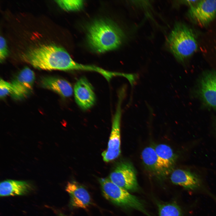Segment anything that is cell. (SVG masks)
<instances>
[{
	"label": "cell",
	"instance_id": "6da1fadb",
	"mask_svg": "<svg viewBox=\"0 0 216 216\" xmlns=\"http://www.w3.org/2000/svg\"><path fill=\"white\" fill-rule=\"evenodd\" d=\"M33 67L46 70H79L97 72L98 67L75 62L63 48L53 44H43L30 50L25 55Z\"/></svg>",
	"mask_w": 216,
	"mask_h": 216
},
{
	"label": "cell",
	"instance_id": "7a4b0ae2",
	"mask_svg": "<svg viewBox=\"0 0 216 216\" xmlns=\"http://www.w3.org/2000/svg\"><path fill=\"white\" fill-rule=\"evenodd\" d=\"M87 37L92 49L101 53L118 48L122 43L124 35L120 28L112 22L100 19L89 26Z\"/></svg>",
	"mask_w": 216,
	"mask_h": 216
},
{
	"label": "cell",
	"instance_id": "3957f363",
	"mask_svg": "<svg viewBox=\"0 0 216 216\" xmlns=\"http://www.w3.org/2000/svg\"><path fill=\"white\" fill-rule=\"evenodd\" d=\"M167 44L171 53L181 62L192 56L198 48L196 38L192 30L181 23L175 24L168 37Z\"/></svg>",
	"mask_w": 216,
	"mask_h": 216
},
{
	"label": "cell",
	"instance_id": "277c9868",
	"mask_svg": "<svg viewBox=\"0 0 216 216\" xmlns=\"http://www.w3.org/2000/svg\"><path fill=\"white\" fill-rule=\"evenodd\" d=\"M99 181L106 199L118 206L135 209L147 216H151L142 202L128 190L115 184L109 178H100Z\"/></svg>",
	"mask_w": 216,
	"mask_h": 216
},
{
	"label": "cell",
	"instance_id": "5b68a950",
	"mask_svg": "<svg viewBox=\"0 0 216 216\" xmlns=\"http://www.w3.org/2000/svg\"><path fill=\"white\" fill-rule=\"evenodd\" d=\"M118 104L113 118L112 128L106 149L101 155L104 161L108 162L117 158L121 153L120 123L122 115L121 104L125 92H119Z\"/></svg>",
	"mask_w": 216,
	"mask_h": 216
},
{
	"label": "cell",
	"instance_id": "8992f818",
	"mask_svg": "<svg viewBox=\"0 0 216 216\" xmlns=\"http://www.w3.org/2000/svg\"><path fill=\"white\" fill-rule=\"evenodd\" d=\"M109 178L118 186L127 190H135L138 188L134 169L130 163L122 162L115 166Z\"/></svg>",
	"mask_w": 216,
	"mask_h": 216
},
{
	"label": "cell",
	"instance_id": "52a82bcc",
	"mask_svg": "<svg viewBox=\"0 0 216 216\" xmlns=\"http://www.w3.org/2000/svg\"><path fill=\"white\" fill-rule=\"evenodd\" d=\"M35 79V74L32 70L28 67L24 68L10 82L11 97L16 100L27 97L32 92Z\"/></svg>",
	"mask_w": 216,
	"mask_h": 216
},
{
	"label": "cell",
	"instance_id": "ba28073f",
	"mask_svg": "<svg viewBox=\"0 0 216 216\" xmlns=\"http://www.w3.org/2000/svg\"><path fill=\"white\" fill-rule=\"evenodd\" d=\"M189 14L196 23L201 26L206 25L216 16V0H199L190 7Z\"/></svg>",
	"mask_w": 216,
	"mask_h": 216
},
{
	"label": "cell",
	"instance_id": "9c48e42d",
	"mask_svg": "<svg viewBox=\"0 0 216 216\" xmlns=\"http://www.w3.org/2000/svg\"><path fill=\"white\" fill-rule=\"evenodd\" d=\"M74 94L76 102L83 110L90 109L95 103L96 96L93 87L85 77H81L76 83Z\"/></svg>",
	"mask_w": 216,
	"mask_h": 216
},
{
	"label": "cell",
	"instance_id": "30bf717a",
	"mask_svg": "<svg viewBox=\"0 0 216 216\" xmlns=\"http://www.w3.org/2000/svg\"><path fill=\"white\" fill-rule=\"evenodd\" d=\"M199 92L204 102L216 109V71L207 72L200 82Z\"/></svg>",
	"mask_w": 216,
	"mask_h": 216
},
{
	"label": "cell",
	"instance_id": "8fae6325",
	"mask_svg": "<svg viewBox=\"0 0 216 216\" xmlns=\"http://www.w3.org/2000/svg\"><path fill=\"white\" fill-rule=\"evenodd\" d=\"M65 190L70 196V204L74 208H86L91 205L92 199L87 190L78 182H68Z\"/></svg>",
	"mask_w": 216,
	"mask_h": 216
},
{
	"label": "cell",
	"instance_id": "7c38bea8",
	"mask_svg": "<svg viewBox=\"0 0 216 216\" xmlns=\"http://www.w3.org/2000/svg\"><path fill=\"white\" fill-rule=\"evenodd\" d=\"M142 159L148 170L159 178H164L170 173L161 163L154 148H145L141 153Z\"/></svg>",
	"mask_w": 216,
	"mask_h": 216
},
{
	"label": "cell",
	"instance_id": "4fadbf2b",
	"mask_svg": "<svg viewBox=\"0 0 216 216\" xmlns=\"http://www.w3.org/2000/svg\"><path fill=\"white\" fill-rule=\"evenodd\" d=\"M170 179L174 184L189 190H195L201 185V181L195 173L187 170L177 169L173 171Z\"/></svg>",
	"mask_w": 216,
	"mask_h": 216
},
{
	"label": "cell",
	"instance_id": "5bb4252c",
	"mask_svg": "<svg viewBox=\"0 0 216 216\" xmlns=\"http://www.w3.org/2000/svg\"><path fill=\"white\" fill-rule=\"evenodd\" d=\"M41 84L44 88L52 90L64 98L69 97L73 93L71 84L62 78L53 76L44 77L41 80Z\"/></svg>",
	"mask_w": 216,
	"mask_h": 216
},
{
	"label": "cell",
	"instance_id": "9a60e30c",
	"mask_svg": "<svg viewBox=\"0 0 216 216\" xmlns=\"http://www.w3.org/2000/svg\"><path fill=\"white\" fill-rule=\"evenodd\" d=\"M32 189L31 185L26 181L7 180L0 183V195L5 196L23 195Z\"/></svg>",
	"mask_w": 216,
	"mask_h": 216
},
{
	"label": "cell",
	"instance_id": "2e32d148",
	"mask_svg": "<svg viewBox=\"0 0 216 216\" xmlns=\"http://www.w3.org/2000/svg\"><path fill=\"white\" fill-rule=\"evenodd\" d=\"M154 149L164 166L170 173L172 172L176 158L172 148L166 145L160 144Z\"/></svg>",
	"mask_w": 216,
	"mask_h": 216
},
{
	"label": "cell",
	"instance_id": "e0dca14e",
	"mask_svg": "<svg viewBox=\"0 0 216 216\" xmlns=\"http://www.w3.org/2000/svg\"><path fill=\"white\" fill-rule=\"evenodd\" d=\"M159 216H183L182 211L176 203L158 205Z\"/></svg>",
	"mask_w": 216,
	"mask_h": 216
},
{
	"label": "cell",
	"instance_id": "ac0fdd59",
	"mask_svg": "<svg viewBox=\"0 0 216 216\" xmlns=\"http://www.w3.org/2000/svg\"><path fill=\"white\" fill-rule=\"evenodd\" d=\"M59 6L67 11H76L81 9L83 4L82 0H57Z\"/></svg>",
	"mask_w": 216,
	"mask_h": 216
},
{
	"label": "cell",
	"instance_id": "d6986e66",
	"mask_svg": "<svg viewBox=\"0 0 216 216\" xmlns=\"http://www.w3.org/2000/svg\"><path fill=\"white\" fill-rule=\"evenodd\" d=\"M12 87L10 83L7 82L2 79L0 80V96L3 99L7 95L10 94Z\"/></svg>",
	"mask_w": 216,
	"mask_h": 216
},
{
	"label": "cell",
	"instance_id": "ffe728a7",
	"mask_svg": "<svg viewBox=\"0 0 216 216\" xmlns=\"http://www.w3.org/2000/svg\"><path fill=\"white\" fill-rule=\"evenodd\" d=\"M0 60L2 62L6 58L8 54V50L5 40L2 36L0 38Z\"/></svg>",
	"mask_w": 216,
	"mask_h": 216
},
{
	"label": "cell",
	"instance_id": "44dd1931",
	"mask_svg": "<svg viewBox=\"0 0 216 216\" xmlns=\"http://www.w3.org/2000/svg\"><path fill=\"white\" fill-rule=\"evenodd\" d=\"M199 1V0H186L182 2L183 3L190 6V7L196 4Z\"/></svg>",
	"mask_w": 216,
	"mask_h": 216
},
{
	"label": "cell",
	"instance_id": "7402d4cb",
	"mask_svg": "<svg viewBox=\"0 0 216 216\" xmlns=\"http://www.w3.org/2000/svg\"><path fill=\"white\" fill-rule=\"evenodd\" d=\"M58 216H67L66 215L62 213H59L58 214Z\"/></svg>",
	"mask_w": 216,
	"mask_h": 216
}]
</instances>
